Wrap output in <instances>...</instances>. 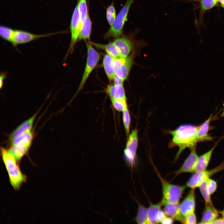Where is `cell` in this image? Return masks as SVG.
Segmentation results:
<instances>
[{"mask_svg": "<svg viewBox=\"0 0 224 224\" xmlns=\"http://www.w3.org/2000/svg\"><path fill=\"white\" fill-rule=\"evenodd\" d=\"M197 126L187 124L181 125L174 130L169 132L172 138L169 143V147L177 146L179 150L176 154L175 161L179 158L182 152L188 148L191 150L196 147Z\"/></svg>", "mask_w": 224, "mask_h": 224, "instance_id": "obj_1", "label": "cell"}, {"mask_svg": "<svg viewBox=\"0 0 224 224\" xmlns=\"http://www.w3.org/2000/svg\"><path fill=\"white\" fill-rule=\"evenodd\" d=\"M1 152L11 184L15 189H18L26 181V176L22 173L17 163V160L8 150L2 147Z\"/></svg>", "mask_w": 224, "mask_h": 224, "instance_id": "obj_2", "label": "cell"}, {"mask_svg": "<svg viewBox=\"0 0 224 224\" xmlns=\"http://www.w3.org/2000/svg\"><path fill=\"white\" fill-rule=\"evenodd\" d=\"M154 166L161 184L162 198L161 202L162 205L167 203H179L186 186L173 184L167 181Z\"/></svg>", "mask_w": 224, "mask_h": 224, "instance_id": "obj_3", "label": "cell"}, {"mask_svg": "<svg viewBox=\"0 0 224 224\" xmlns=\"http://www.w3.org/2000/svg\"><path fill=\"white\" fill-rule=\"evenodd\" d=\"M87 56L83 75L75 96L83 88L90 74L101 58V54L92 46L91 42L86 41Z\"/></svg>", "mask_w": 224, "mask_h": 224, "instance_id": "obj_4", "label": "cell"}, {"mask_svg": "<svg viewBox=\"0 0 224 224\" xmlns=\"http://www.w3.org/2000/svg\"><path fill=\"white\" fill-rule=\"evenodd\" d=\"M133 1L127 0L116 16L113 24L105 34V39L111 37L116 39L121 36L130 8Z\"/></svg>", "mask_w": 224, "mask_h": 224, "instance_id": "obj_5", "label": "cell"}, {"mask_svg": "<svg viewBox=\"0 0 224 224\" xmlns=\"http://www.w3.org/2000/svg\"><path fill=\"white\" fill-rule=\"evenodd\" d=\"M33 135L31 131L22 134L12 141L9 152L17 161H19L27 152L31 144Z\"/></svg>", "mask_w": 224, "mask_h": 224, "instance_id": "obj_6", "label": "cell"}, {"mask_svg": "<svg viewBox=\"0 0 224 224\" xmlns=\"http://www.w3.org/2000/svg\"><path fill=\"white\" fill-rule=\"evenodd\" d=\"M127 137L126 147L124 151V155L127 164L132 169L136 163L138 142V130L135 129L133 130Z\"/></svg>", "mask_w": 224, "mask_h": 224, "instance_id": "obj_7", "label": "cell"}, {"mask_svg": "<svg viewBox=\"0 0 224 224\" xmlns=\"http://www.w3.org/2000/svg\"><path fill=\"white\" fill-rule=\"evenodd\" d=\"M82 25V23L77 5L74 10L71 20L70 25L71 41L65 58H67L69 54H71L72 53L74 46L78 40Z\"/></svg>", "mask_w": 224, "mask_h": 224, "instance_id": "obj_8", "label": "cell"}, {"mask_svg": "<svg viewBox=\"0 0 224 224\" xmlns=\"http://www.w3.org/2000/svg\"><path fill=\"white\" fill-rule=\"evenodd\" d=\"M63 32H64L58 31L44 34H36L24 30L15 29L11 44L13 47H16L18 45L28 43L41 38L50 37Z\"/></svg>", "mask_w": 224, "mask_h": 224, "instance_id": "obj_9", "label": "cell"}, {"mask_svg": "<svg viewBox=\"0 0 224 224\" xmlns=\"http://www.w3.org/2000/svg\"><path fill=\"white\" fill-rule=\"evenodd\" d=\"M224 169V161L220 164L212 169L195 173L191 177L186 183V186L191 189L199 187L201 184L210 177Z\"/></svg>", "mask_w": 224, "mask_h": 224, "instance_id": "obj_10", "label": "cell"}, {"mask_svg": "<svg viewBox=\"0 0 224 224\" xmlns=\"http://www.w3.org/2000/svg\"><path fill=\"white\" fill-rule=\"evenodd\" d=\"M133 59L132 55L125 58H114L115 77L123 82L126 80L132 67Z\"/></svg>", "mask_w": 224, "mask_h": 224, "instance_id": "obj_11", "label": "cell"}, {"mask_svg": "<svg viewBox=\"0 0 224 224\" xmlns=\"http://www.w3.org/2000/svg\"><path fill=\"white\" fill-rule=\"evenodd\" d=\"M190 152L185 160L181 167L174 172L175 177L184 173L195 172L198 156L197 154L196 147L190 150Z\"/></svg>", "mask_w": 224, "mask_h": 224, "instance_id": "obj_12", "label": "cell"}, {"mask_svg": "<svg viewBox=\"0 0 224 224\" xmlns=\"http://www.w3.org/2000/svg\"><path fill=\"white\" fill-rule=\"evenodd\" d=\"M113 42L119 50L121 57L125 58L129 55L133 47V43L130 37L120 36Z\"/></svg>", "mask_w": 224, "mask_h": 224, "instance_id": "obj_13", "label": "cell"}, {"mask_svg": "<svg viewBox=\"0 0 224 224\" xmlns=\"http://www.w3.org/2000/svg\"><path fill=\"white\" fill-rule=\"evenodd\" d=\"M180 209L184 217L191 212H194L195 208L194 189L190 190L180 204Z\"/></svg>", "mask_w": 224, "mask_h": 224, "instance_id": "obj_14", "label": "cell"}, {"mask_svg": "<svg viewBox=\"0 0 224 224\" xmlns=\"http://www.w3.org/2000/svg\"><path fill=\"white\" fill-rule=\"evenodd\" d=\"M106 92L111 100L126 99L123 83L114 82L107 86Z\"/></svg>", "mask_w": 224, "mask_h": 224, "instance_id": "obj_15", "label": "cell"}, {"mask_svg": "<svg viewBox=\"0 0 224 224\" xmlns=\"http://www.w3.org/2000/svg\"><path fill=\"white\" fill-rule=\"evenodd\" d=\"M212 115L211 114L208 119L201 124L198 126L197 134L198 142L211 141L213 140V137L208 133Z\"/></svg>", "mask_w": 224, "mask_h": 224, "instance_id": "obj_16", "label": "cell"}, {"mask_svg": "<svg viewBox=\"0 0 224 224\" xmlns=\"http://www.w3.org/2000/svg\"><path fill=\"white\" fill-rule=\"evenodd\" d=\"M224 138V136H223L219 139L210 150L198 156L195 172L201 171L206 170L214 150L218 142Z\"/></svg>", "mask_w": 224, "mask_h": 224, "instance_id": "obj_17", "label": "cell"}, {"mask_svg": "<svg viewBox=\"0 0 224 224\" xmlns=\"http://www.w3.org/2000/svg\"><path fill=\"white\" fill-rule=\"evenodd\" d=\"M37 115L36 113L35 114L29 119L23 122L16 128L10 135L11 141L22 134L31 131Z\"/></svg>", "mask_w": 224, "mask_h": 224, "instance_id": "obj_18", "label": "cell"}, {"mask_svg": "<svg viewBox=\"0 0 224 224\" xmlns=\"http://www.w3.org/2000/svg\"><path fill=\"white\" fill-rule=\"evenodd\" d=\"M163 205V210L167 216L183 223L184 217L181 213L179 203H167Z\"/></svg>", "mask_w": 224, "mask_h": 224, "instance_id": "obj_19", "label": "cell"}, {"mask_svg": "<svg viewBox=\"0 0 224 224\" xmlns=\"http://www.w3.org/2000/svg\"><path fill=\"white\" fill-rule=\"evenodd\" d=\"M114 57L105 54L103 59L102 65L106 75L110 82L113 81L115 77Z\"/></svg>", "mask_w": 224, "mask_h": 224, "instance_id": "obj_20", "label": "cell"}, {"mask_svg": "<svg viewBox=\"0 0 224 224\" xmlns=\"http://www.w3.org/2000/svg\"><path fill=\"white\" fill-rule=\"evenodd\" d=\"M219 216V212L213 206L206 204L201 220L199 223L212 224Z\"/></svg>", "mask_w": 224, "mask_h": 224, "instance_id": "obj_21", "label": "cell"}, {"mask_svg": "<svg viewBox=\"0 0 224 224\" xmlns=\"http://www.w3.org/2000/svg\"><path fill=\"white\" fill-rule=\"evenodd\" d=\"M91 43L93 46L104 50L106 54L111 55L114 58L121 57L119 50L113 41L109 42L105 44L93 42H91Z\"/></svg>", "mask_w": 224, "mask_h": 224, "instance_id": "obj_22", "label": "cell"}, {"mask_svg": "<svg viewBox=\"0 0 224 224\" xmlns=\"http://www.w3.org/2000/svg\"><path fill=\"white\" fill-rule=\"evenodd\" d=\"M92 23L88 14L82 23L78 40L89 41L91 30Z\"/></svg>", "mask_w": 224, "mask_h": 224, "instance_id": "obj_23", "label": "cell"}, {"mask_svg": "<svg viewBox=\"0 0 224 224\" xmlns=\"http://www.w3.org/2000/svg\"><path fill=\"white\" fill-rule=\"evenodd\" d=\"M149 204L147 208V217L149 224H158L157 215L159 211L161 209L162 205L161 201L156 204L150 203Z\"/></svg>", "mask_w": 224, "mask_h": 224, "instance_id": "obj_24", "label": "cell"}, {"mask_svg": "<svg viewBox=\"0 0 224 224\" xmlns=\"http://www.w3.org/2000/svg\"><path fill=\"white\" fill-rule=\"evenodd\" d=\"M138 210L135 220L138 224H149L147 217V209L137 201Z\"/></svg>", "mask_w": 224, "mask_h": 224, "instance_id": "obj_25", "label": "cell"}, {"mask_svg": "<svg viewBox=\"0 0 224 224\" xmlns=\"http://www.w3.org/2000/svg\"><path fill=\"white\" fill-rule=\"evenodd\" d=\"M15 29L4 26H0V35L4 40L11 43L14 33Z\"/></svg>", "mask_w": 224, "mask_h": 224, "instance_id": "obj_26", "label": "cell"}, {"mask_svg": "<svg viewBox=\"0 0 224 224\" xmlns=\"http://www.w3.org/2000/svg\"><path fill=\"white\" fill-rule=\"evenodd\" d=\"M198 188L201 194L205 201L206 204L213 206L211 197V195L207 189L206 180L203 181Z\"/></svg>", "mask_w": 224, "mask_h": 224, "instance_id": "obj_27", "label": "cell"}, {"mask_svg": "<svg viewBox=\"0 0 224 224\" xmlns=\"http://www.w3.org/2000/svg\"><path fill=\"white\" fill-rule=\"evenodd\" d=\"M123 121L127 137L130 134L131 118L128 107L123 111Z\"/></svg>", "mask_w": 224, "mask_h": 224, "instance_id": "obj_28", "label": "cell"}, {"mask_svg": "<svg viewBox=\"0 0 224 224\" xmlns=\"http://www.w3.org/2000/svg\"><path fill=\"white\" fill-rule=\"evenodd\" d=\"M81 20L82 23L88 14L86 0H79L77 4Z\"/></svg>", "mask_w": 224, "mask_h": 224, "instance_id": "obj_29", "label": "cell"}, {"mask_svg": "<svg viewBox=\"0 0 224 224\" xmlns=\"http://www.w3.org/2000/svg\"><path fill=\"white\" fill-rule=\"evenodd\" d=\"M116 12L113 2L107 7L106 11V17L109 25L111 26L113 24L116 17Z\"/></svg>", "mask_w": 224, "mask_h": 224, "instance_id": "obj_30", "label": "cell"}, {"mask_svg": "<svg viewBox=\"0 0 224 224\" xmlns=\"http://www.w3.org/2000/svg\"><path fill=\"white\" fill-rule=\"evenodd\" d=\"M218 2L217 0H200L201 14L215 7Z\"/></svg>", "mask_w": 224, "mask_h": 224, "instance_id": "obj_31", "label": "cell"}, {"mask_svg": "<svg viewBox=\"0 0 224 224\" xmlns=\"http://www.w3.org/2000/svg\"><path fill=\"white\" fill-rule=\"evenodd\" d=\"M111 100L113 107L119 112L123 111L128 107L126 99H113Z\"/></svg>", "mask_w": 224, "mask_h": 224, "instance_id": "obj_32", "label": "cell"}, {"mask_svg": "<svg viewBox=\"0 0 224 224\" xmlns=\"http://www.w3.org/2000/svg\"><path fill=\"white\" fill-rule=\"evenodd\" d=\"M207 186L208 189L211 195L213 194L216 191L217 188L216 182L214 180L208 178L206 180Z\"/></svg>", "mask_w": 224, "mask_h": 224, "instance_id": "obj_33", "label": "cell"}, {"mask_svg": "<svg viewBox=\"0 0 224 224\" xmlns=\"http://www.w3.org/2000/svg\"><path fill=\"white\" fill-rule=\"evenodd\" d=\"M197 217L194 212H193L186 215L184 217L183 223L187 224H194L197 223Z\"/></svg>", "mask_w": 224, "mask_h": 224, "instance_id": "obj_34", "label": "cell"}, {"mask_svg": "<svg viewBox=\"0 0 224 224\" xmlns=\"http://www.w3.org/2000/svg\"><path fill=\"white\" fill-rule=\"evenodd\" d=\"M174 220L172 217L166 216L161 221V224H172L173 223Z\"/></svg>", "mask_w": 224, "mask_h": 224, "instance_id": "obj_35", "label": "cell"}, {"mask_svg": "<svg viewBox=\"0 0 224 224\" xmlns=\"http://www.w3.org/2000/svg\"><path fill=\"white\" fill-rule=\"evenodd\" d=\"M7 77V72H1L0 75V88L1 89L3 87L4 80Z\"/></svg>", "mask_w": 224, "mask_h": 224, "instance_id": "obj_36", "label": "cell"}, {"mask_svg": "<svg viewBox=\"0 0 224 224\" xmlns=\"http://www.w3.org/2000/svg\"><path fill=\"white\" fill-rule=\"evenodd\" d=\"M212 224H224V218L217 219L213 221Z\"/></svg>", "mask_w": 224, "mask_h": 224, "instance_id": "obj_37", "label": "cell"}, {"mask_svg": "<svg viewBox=\"0 0 224 224\" xmlns=\"http://www.w3.org/2000/svg\"><path fill=\"white\" fill-rule=\"evenodd\" d=\"M219 212L221 214L222 217L224 218V209Z\"/></svg>", "mask_w": 224, "mask_h": 224, "instance_id": "obj_38", "label": "cell"}, {"mask_svg": "<svg viewBox=\"0 0 224 224\" xmlns=\"http://www.w3.org/2000/svg\"><path fill=\"white\" fill-rule=\"evenodd\" d=\"M217 1L221 3V5H224V0H217Z\"/></svg>", "mask_w": 224, "mask_h": 224, "instance_id": "obj_39", "label": "cell"}, {"mask_svg": "<svg viewBox=\"0 0 224 224\" xmlns=\"http://www.w3.org/2000/svg\"><path fill=\"white\" fill-rule=\"evenodd\" d=\"M223 109L222 114H221V117L224 118V103H223Z\"/></svg>", "mask_w": 224, "mask_h": 224, "instance_id": "obj_40", "label": "cell"}, {"mask_svg": "<svg viewBox=\"0 0 224 224\" xmlns=\"http://www.w3.org/2000/svg\"><path fill=\"white\" fill-rule=\"evenodd\" d=\"M221 6L222 7L224 8V5H222Z\"/></svg>", "mask_w": 224, "mask_h": 224, "instance_id": "obj_41", "label": "cell"}]
</instances>
